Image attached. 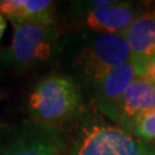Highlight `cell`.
<instances>
[{
    "instance_id": "15",
    "label": "cell",
    "mask_w": 155,
    "mask_h": 155,
    "mask_svg": "<svg viewBox=\"0 0 155 155\" xmlns=\"http://www.w3.org/2000/svg\"><path fill=\"white\" fill-rule=\"evenodd\" d=\"M59 155H62V154H59Z\"/></svg>"
},
{
    "instance_id": "10",
    "label": "cell",
    "mask_w": 155,
    "mask_h": 155,
    "mask_svg": "<svg viewBox=\"0 0 155 155\" xmlns=\"http://www.w3.org/2000/svg\"><path fill=\"white\" fill-rule=\"evenodd\" d=\"M0 13L12 24L54 21L55 2L51 0H0Z\"/></svg>"
},
{
    "instance_id": "13",
    "label": "cell",
    "mask_w": 155,
    "mask_h": 155,
    "mask_svg": "<svg viewBox=\"0 0 155 155\" xmlns=\"http://www.w3.org/2000/svg\"><path fill=\"white\" fill-rule=\"evenodd\" d=\"M6 29H7V23H6V17L0 13V41L4 37Z\"/></svg>"
},
{
    "instance_id": "6",
    "label": "cell",
    "mask_w": 155,
    "mask_h": 155,
    "mask_svg": "<svg viewBox=\"0 0 155 155\" xmlns=\"http://www.w3.org/2000/svg\"><path fill=\"white\" fill-rule=\"evenodd\" d=\"M130 47L137 77H144L145 72L155 60V12L139 15L124 32Z\"/></svg>"
},
{
    "instance_id": "16",
    "label": "cell",
    "mask_w": 155,
    "mask_h": 155,
    "mask_svg": "<svg viewBox=\"0 0 155 155\" xmlns=\"http://www.w3.org/2000/svg\"><path fill=\"white\" fill-rule=\"evenodd\" d=\"M0 127H1V125H0Z\"/></svg>"
},
{
    "instance_id": "14",
    "label": "cell",
    "mask_w": 155,
    "mask_h": 155,
    "mask_svg": "<svg viewBox=\"0 0 155 155\" xmlns=\"http://www.w3.org/2000/svg\"><path fill=\"white\" fill-rule=\"evenodd\" d=\"M143 155H155V147H150V148H147L145 146L144 148V153Z\"/></svg>"
},
{
    "instance_id": "8",
    "label": "cell",
    "mask_w": 155,
    "mask_h": 155,
    "mask_svg": "<svg viewBox=\"0 0 155 155\" xmlns=\"http://www.w3.org/2000/svg\"><path fill=\"white\" fill-rule=\"evenodd\" d=\"M77 25L95 33H124L138 17L133 6L125 2L104 8L81 11Z\"/></svg>"
},
{
    "instance_id": "7",
    "label": "cell",
    "mask_w": 155,
    "mask_h": 155,
    "mask_svg": "<svg viewBox=\"0 0 155 155\" xmlns=\"http://www.w3.org/2000/svg\"><path fill=\"white\" fill-rule=\"evenodd\" d=\"M153 108H155V84L145 77H136L118 104L116 123L124 131L133 132L139 118Z\"/></svg>"
},
{
    "instance_id": "12",
    "label": "cell",
    "mask_w": 155,
    "mask_h": 155,
    "mask_svg": "<svg viewBox=\"0 0 155 155\" xmlns=\"http://www.w3.org/2000/svg\"><path fill=\"white\" fill-rule=\"evenodd\" d=\"M144 77L147 78V79H150V82H153V83L155 84V60L148 66L147 70L145 72Z\"/></svg>"
},
{
    "instance_id": "9",
    "label": "cell",
    "mask_w": 155,
    "mask_h": 155,
    "mask_svg": "<svg viewBox=\"0 0 155 155\" xmlns=\"http://www.w3.org/2000/svg\"><path fill=\"white\" fill-rule=\"evenodd\" d=\"M132 62L127 61L113 69L95 87V104L107 116L117 122V108L127 89L136 79Z\"/></svg>"
},
{
    "instance_id": "11",
    "label": "cell",
    "mask_w": 155,
    "mask_h": 155,
    "mask_svg": "<svg viewBox=\"0 0 155 155\" xmlns=\"http://www.w3.org/2000/svg\"><path fill=\"white\" fill-rule=\"evenodd\" d=\"M133 133L140 140L153 141L155 140V108L147 111L140 117L134 127Z\"/></svg>"
},
{
    "instance_id": "5",
    "label": "cell",
    "mask_w": 155,
    "mask_h": 155,
    "mask_svg": "<svg viewBox=\"0 0 155 155\" xmlns=\"http://www.w3.org/2000/svg\"><path fill=\"white\" fill-rule=\"evenodd\" d=\"M64 140L58 127L25 121L14 127L0 143V155H59Z\"/></svg>"
},
{
    "instance_id": "3",
    "label": "cell",
    "mask_w": 155,
    "mask_h": 155,
    "mask_svg": "<svg viewBox=\"0 0 155 155\" xmlns=\"http://www.w3.org/2000/svg\"><path fill=\"white\" fill-rule=\"evenodd\" d=\"M124 33H94L78 55L76 63L83 77L95 87L116 67L130 60Z\"/></svg>"
},
{
    "instance_id": "1",
    "label": "cell",
    "mask_w": 155,
    "mask_h": 155,
    "mask_svg": "<svg viewBox=\"0 0 155 155\" xmlns=\"http://www.w3.org/2000/svg\"><path fill=\"white\" fill-rule=\"evenodd\" d=\"M82 99L70 78L50 75L41 78L28 99V111L32 121L56 127L81 114Z\"/></svg>"
},
{
    "instance_id": "2",
    "label": "cell",
    "mask_w": 155,
    "mask_h": 155,
    "mask_svg": "<svg viewBox=\"0 0 155 155\" xmlns=\"http://www.w3.org/2000/svg\"><path fill=\"white\" fill-rule=\"evenodd\" d=\"M59 37L55 21L14 23L11 45L2 53V60L18 71L28 70L54 55Z\"/></svg>"
},
{
    "instance_id": "4",
    "label": "cell",
    "mask_w": 155,
    "mask_h": 155,
    "mask_svg": "<svg viewBox=\"0 0 155 155\" xmlns=\"http://www.w3.org/2000/svg\"><path fill=\"white\" fill-rule=\"evenodd\" d=\"M145 146L118 127L90 124L81 130L71 155H143Z\"/></svg>"
}]
</instances>
